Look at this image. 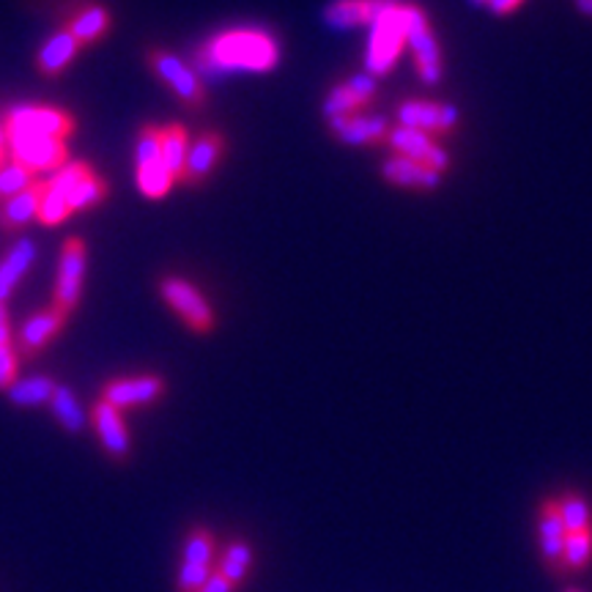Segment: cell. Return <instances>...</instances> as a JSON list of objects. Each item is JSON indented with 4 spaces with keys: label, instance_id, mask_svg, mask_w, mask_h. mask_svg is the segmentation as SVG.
Masks as SVG:
<instances>
[{
    "label": "cell",
    "instance_id": "cell-38",
    "mask_svg": "<svg viewBox=\"0 0 592 592\" xmlns=\"http://www.w3.org/2000/svg\"><path fill=\"white\" fill-rule=\"evenodd\" d=\"M524 7V0H488V9H491L497 17H507V14L518 12Z\"/></svg>",
    "mask_w": 592,
    "mask_h": 592
},
{
    "label": "cell",
    "instance_id": "cell-3",
    "mask_svg": "<svg viewBox=\"0 0 592 592\" xmlns=\"http://www.w3.org/2000/svg\"><path fill=\"white\" fill-rule=\"evenodd\" d=\"M0 127L7 132L9 143L20 138H53L66 143L77 132V121L72 113L47 105L14 107L3 116Z\"/></svg>",
    "mask_w": 592,
    "mask_h": 592
},
{
    "label": "cell",
    "instance_id": "cell-30",
    "mask_svg": "<svg viewBox=\"0 0 592 592\" xmlns=\"http://www.w3.org/2000/svg\"><path fill=\"white\" fill-rule=\"evenodd\" d=\"M557 505L568 532H584V529H592L590 502H587L581 493H574V491L563 493V497L557 500Z\"/></svg>",
    "mask_w": 592,
    "mask_h": 592
},
{
    "label": "cell",
    "instance_id": "cell-42",
    "mask_svg": "<svg viewBox=\"0 0 592 592\" xmlns=\"http://www.w3.org/2000/svg\"><path fill=\"white\" fill-rule=\"evenodd\" d=\"M472 7H488V0H469Z\"/></svg>",
    "mask_w": 592,
    "mask_h": 592
},
{
    "label": "cell",
    "instance_id": "cell-34",
    "mask_svg": "<svg viewBox=\"0 0 592 592\" xmlns=\"http://www.w3.org/2000/svg\"><path fill=\"white\" fill-rule=\"evenodd\" d=\"M34 181L36 176H30L28 170L20 168V165L14 163L0 165V201H9V197L23 192L28 184H34Z\"/></svg>",
    "mask_w": 592,
    "mask_h": 592
},
{
    "label": "cell",
    "instance_id": "cell-35",
    "mask_svg": "<svg viewBox=\"0 0 592 592\" xmlns=\"http://www.w3.org/2000/svg\"><path fill=\"white\" fill-rule=\"evenodd\" d=\"M93 173V168L88 163H69V165H64V168L59 170V173H53L50 176V186H53V190H59V192H64L66 197H69V192L75 190L77 184H80V181H86L88 176Z\"/></svg>",
    "mask_w": 592,
    "mask_h": 592
},
{
    "label": "cell",
    "instance_id": "cell-4",
    "mask_svg": "<svg viewBox=\"0 0 592 592\" xmlns=\"http://www.w3.org/2000/svg\"><path fill=\"white\" fill-rule=\"evenodd\" d=\"M157 124H143L138 132V186L149 201H163L173 190V176L163 163V149H159Z\"/></svg>",
    "mask_w": 592,
    "mask_h": 592
},
{
    "label": "cell",
    "instance_id": "cell-39",
    "mask_svg": "<svg viewBox=\"0 0 592 592\" xmlns=\"http://www.w3.org/2000/svg\"><path fill=\"white\" fill-rule=\"evenodd\" d=\"M0 346H12V324H9V310L3 303H0Z\"/></svg>",
    "mask_w": 592,
    "mask_h": 592
},
{
    "label": "cell",
    "instance_id": "cell-36",
    "mask_svg": "<svg viewBox=\"0 0 592 592\" xmlns=\"http://www.w3.org/2000/svg\"><path fill=\"white\" fill-rule=\"evenodd\" d=\"M20 373V357L12 346H0V389H12L17 384Z\"/></svg>",
    "mask_w": 592,
    "mask_h": 592
},
{
    "label": "cell",
    "instance_id": "cell-28",
    "mask_svg": "<svg viewBox=\"0 0 592 592\" xmlns=\"http://www.w3.org/2000/svg\"><path fill=\"white\" fill-rule=\"evenodd\" d=\"M181 563L186 565H217V540L211 529L192 527L184 540V552H181Z\"/></svg>",
    "mask_w": 592,
    "mask_h": 592
},
{
    "label": "cell",
    "instance_id": "cell-5",
    "mask_svg": "<svg viewBox=\"0 0 592 592\" xmlns=\"http://www.w3.org/2000/svg\"><path fill=\"white\" fill-rule=\"evenodd\" d=\"M409 53L414 59V69L425 86H439L445 77V59H441V44L436 39L430 20L423 7L412 3V14H409Z\"/></svg>",
    "mask_w": 592,
    "mask_h": 592
},
{
    "label": "cell",
    "instance_id": "cell-19",
    "mask_svg": "<svg viewBox=\"0 0 592 592\" xmlns=\"http://www.w3.org/2000/svg\"><path fill=\"white\" fill-rule=\"evenodd\" d=\"M389 0H332L324 12V23L335 30L368 28L387 9Z\"/></svg>",
    "mask_w": 592,
    "mask_h": 592
},
{
    "label": "cell",
    "instance_id": "cell-23",
    "mask_svg": "<svg viewBox=\"0 0 592 592\" xmlns=\"http://www.w3.org/2000/svg\"><path fill=\"white\" fill-rule=\"evenodd\" d=\"M113 17L102 3H86V7L77 9L75 14L69 17V23L64 25V30H69L80 47H91L96 41H102L111 30Z\"/></svg>",
    "mask_w": 592,
    "mask_h": 592
},
{
    "label": "cell",
    "instance_id": "cell-37",
    "mask_svg": "<svg viewBox=\"0 0 592 592\" xmlns=\"http://www.w3.org/2000/svg\"><path fill=\"white\" fill-rule=\"evenodd\" d=\"M197 592H236V587L231 584V581L226 579V576L220 574V570L215 568V574L209 576V579H206V584L201 587V590Z\"/></svg>",
    "mask_w": 592,
    "mask_h": 592
},
{
    "label": "cell",
    "instance_id": "cell-2",
    "mask_svg": "<svg viewBox=\"0 0 592 592\" xmlns=\"http://www.w3.org/2000/svg\"><path fill=\"white\" fill-rule=\"evenodd\" d=\"M409 0H389L387 9L378 14L376 23L368 30L365 47V72L371 77H384L395 69L409 47Z\"/></svg>",
    "mask_w": 592,
    "mask_h": 592
},
{
    "label": "cell",
    "instance_id": "cell-27",
    "mask_svg": "<svg viewBox=\"0 0 592 592\" xmlns=\"http://www.w3.org/2000/svg\"><path fill=\"white\" fill-rule=\"evenodd\" d=\"M55 387H59V384L47 376H30L23 378V382L17 378V384L9 389V401H12L14 407H41V403H50Z\"/></svg>",
    "mask_w": 592,
    "mask_h": 592
},
{
    "label": "cell",
    "instance_id": "cell-12",
    "mask_svg": "<svg viewBox=\"0 0 592 592\" xmlns=\"http://www.w3.org/2000/svg\"><path fill=\"white\" fill-rule=\"evenodd\" d=\"M389 145H392L395 154H401V157L414 159V163L425 165V168L436 170V173H448L450 170V154L448 149L439 143V138H434V134H425L417 132V129H409V127H395L389 129L387 134Z\"/></svg>",
    "mask_w": 592,
    "mask_h": 592
},
{
    "label": "cell",
    "instance_id": "cell-32",
    "mask_svg": "<svg viewBox=\"0 0 592 592\" xmlns=\"http://www.w3.org/2000/svg\"><path fill=\"white\" fill-rule=\"evenodd\" d=\"M592 559V529L584 532H568L565 538L563 568L565 570H584Z\"/></svg>",
    "mask_w": 592,
    "mask_h": 592
},
{
    "label": "cell",
    "instance_id": "cell-24",
    "mask_svg": "<svg viewBox=\"0 0 592 592\" xmlns=\"http://www.w3.org/2000/svg\"><path fill=\"white\" fill-rule=\"evenodd\" d=\"M34 242H28V239H23V242H17L12 247V250L7 253V258L0 261V303L7 305L9 296L14 294V288H17L20 278H23L25 272H28V267L34 263Z\"/></svg>",
    "mask_w": 592,
    "mask_h": 592
},
{
    "label": "cell",
    "instance_id": "cell-25",
    "mask_svg": "<svg viewBox=\"0 0 592 592\" xmlns=\"http://www.w3.org/2000/svg\"><path fill=\"white\" fill-rule=\"evenodd\" d=\"M159 149H163V163L170 170L176 184H181V176H184L186 154H190V138H186L184 124H168L159 132Z\"/></svg>",
    "mask_w": 592,
    "mask_h": 592
},
{
    "label": "cell",
    "instance_id": "cell-29",
    "mask_svg": "<svg viewBox=\"0 0 592 592\" xmlns=\"http://www.w3.org/2000/svg\"><path fill=\"white\" fill-rule=\"evenodd\" d=\"M50 407H53L55 420L61 423V428L69 430V434H80V430L88 425L86 412L80 409V403H77V398L72 389L55 387L53 398H50Z\"/></svg>",
    "mask_w": 592,
    "mask_h": 592
},
{
    "label": "cell",
    "instance_id": "cell-16",
    "mask_svg": "<svg viewBox=\"0 0 592 592\" xmlns=\"http://www.w3.org/2000/svg\"><path fill=\"white\" fill-rule=\"evenodd\" d=\"M565 538H568V529H565L563 516H559L557 500H546L540 505L538 543L540 554H543V563H546V568L552 570V574H565L563 568Z\"/></svg>",
    "mask_w": 592,
    "mask_h": 592
},
{
    "label": "cell",
    "instance_id": "cell-9",
    "mask_svg": "<svg viewBox=\"0 0 592 592\" xmlns=\"http://www.w3.org/2000/svg\"><path fill=\"white\" fill-rule=\"evenodd\" d=\"M9 163L20 165L30 176L59 173L69 165V145L53 138H20L9 143Z\"/></svg>",
    "mask_w": 592,
    "mask_h": 592
},
{
    "label": "cell",
    "instance_id": "cell-11",
    "mask_svg": "<svg viewBox=\"0 0 592 592\" xmlns=\"http://www.w3.org/2000/svg\"><path fill=\"white\" fill-rule=\"evenodd\" d=\"M168 392V384L157 373L149 376H132V378H111L102 387V401L111 403L118 412H129V409L152 407V403L163 401Z\"/></svg>",
    "mask_w": 592,
    "mask_h": 592
},
{
    "label": "cell",
    "instance_id": "cell-1",
    "mask_svg": "<svg viewBox=\"0 0 592 592\" xmlns=\"http://www.w3.org/2000/svg\"><path fill=\"white\" fill-rule=\"evenodd\" d=\"M283 53L272 34L261 28H231L206 44L201 61L220 72H272Z\"/></svg>",
    "mask_w": 592,
    "mask_h": 592
},
{
    "label": "cell",
    "instance_id": "cell-41",
    "mask_svg": "<svg viewBox=\"0 0 592 592\" xmlns=\"http://www.w3.org/2000/svg\"><path fill=\"white\" fill-rule=\"evenodd\" d=\"M0 159H9V140H7V132H3V127H0Z\"/></svg>",
    "mask_w": 592,
    "mask_h": 592
},
{
    "label": "cell",
    "instance_id": "cell-43",
    "mask_svg": "<svg viewBox=\"0 0 592 592\" xmlns=\"http://www.w3.org/2000/svg\"><path fill=\"white\" fill-rule=\"evenodd\" d=\"M568 592H579V590H568Z\"/></svg>",
    "mask_w": 592,
    "mask_h": 592
},
{
    "label": "cell",
    "instance_id": "cell-40",
    "mask_svg": "<svg viewBox=\"0 0 592 592\" xmlns=\"http://www.w3.org/2000/svg\"><path fill=\"white\" fill-rule=\"evenodd\" d=\"M574 7L579 9L584 17H592V0H574Z\"/></svg>",
    "mask_w": 592,
    "mask_h": 592
},
{
    "label": "cell",
    "instance_id": "cell-18",
    "mask_svg": "<svg viewBox=\"0 0 592 592\" xmlns=\"http://www.w3.org/2000/svg\"><path fill=\"white\" fill-rule=\"evenodd\" d=\"M382 176L387 184L401 186V190H414V192H434L441 186L445 176L436 173V170L425 168V165L414 163V159L401 157V154H389L382 163Z\"/></svg>",
    "mask_w": 592,
    "mask_h": 592
},
{
    "label": "cell",
    "instance_id": "cell-21",
    "mask_svg": "<svg viewBox=\"0 0 592 592\" xmlns=\"http://www.w3.org/2000/svg\"><path fill=\"white\" fill-rule=\"evenodd\" d=\"M47 179H36L23 192L12 195L9 201H0V228L3 231H20L28 226L34 217H39V206L44 201Z\"/></svg>",
    "mask_w": 592,
    "mask_h": 592
},
{
    "label": "cell",
    "instance_id": "cell-33",
    "mask_svg": "<svg viewBox=\"0 0 592 592\" xmlns=\"http://www.w3.org/2000/svg\"><path fill=\"white\" fill-rule=\"evenodd\" d=\"M72 209H69V201H66L64 192L53 190L50 186V181H47V192H44V201H41L39 206V217L36 220L41 222V226H61L64 220H69Z\"/></svg>",
    "mask_w": 592,
    "mask_h": 592
},
{
    "label": "cell",
    "instance_id": "cell-22",
    "mask_svg": "<svg viewBox=\"0 0 592 592\" xmlns=\"http://www.w3.org/2000/svg\"><path fill=\"white\" fill-rule=\"evenodd\" d=\"M80 50H82L80 41H77L69 30H59L53 39L41 47L39 55H36V69H39L41 77L55 80V77H61L69 69V64L77 59Z\"/></svg>",
    "mask_w": 592,
    "mask_h": 592
},
{
    "label": "cell",
    "instance_id": "cell-8",
    "mask_svg": "<svg viewBox=\"0 0 592 592\" xmlns=\"http://www.w3.org/2000/svg\"><path fill=\"white\" fill-rule=\"evenodd\" d=\"M86 242L77 236L66 239L64 247H61V261H59V280H55V296L53 308L69 319L72 313L80 305L82 296V280H86Z\"/></svg>",
    "mask_w": 592,
    "mask_h": 592
},
{
    "label": "cell",
    "instance_id": "cell-31",
    "mask_svg": "<svg viewBox=\"0 0 592 592\" xmlns=\"http://www.w3.org/2000/svg\"><path fill=\"white\" fill-rule=\"evenodd\" d=\"M105 197H107V181L102 179V176H96V170H93L86 181H80V184L69 192L66 201H69V209L72 215H75V211L93 209V206L102 204Z\"/></svg>",
    "mask_w": 592,
    "mask_h": 592
},
{
    "label": "cell",
    "instance_id": "cell-15",
    "mask_svg": "<svg viewBox=\"0 0 592 592\" xmlns=\"http://www.w3.org/2000/svg\"><path fill=\"white\" fill-rule=\"evenodd\" d=\"M66 316L61 313V310H55L53 305L44 310H39V313L30 316L28 321L23 324V330H20L17 343H14V349H17L20 362L25 360H34L39 351H44V346L50 340H53L55 335H59L61 330L66 326Z\"/></svg>",
    "mask_w": 592,
    "mask_h": 592
},
{
    "label": "cell",
    "instance_id": "cell-20",
    "mask_svg": "<svg viewBox=\"0 0 592 592\" xmlns=\"http://www.w3.org/2000/svg\"><path fill=\"white\" fill-rule=\"evenodd\" d=\"M332 134H335L340 143L346 145H371L378 143L382 138L389 134V121L387 116H378V113H355V116L335 118L330 121Z\"/></svg>",
    "mask_w": 592,
    "mask_h": 592
},
{
    "label": "cell",
    "instance_id": "cell-14",
    "mask_svg": "<svg viewBox=\"0 0 592 592\" xmlns=\"http://www.w3.org/2000/svg\"><path fill=\"white\" fill-rule=\"evenodd\" d=\"M91 425L99 436V445L111 455L113 461L124 464V461L132 455V439H129L127 423H124V412L113 409L111 403H105L99 398L91 409Z\"/></svg>",
    "mask_w": 592,
    "mask_h": 592
},
{
    "label": "cell",
    "instance_id": "cell-26",
    "mask_svg": "<svg viewBox=\"0 0 592 592\" xmlns=\"http://www.w3.org/2000/svg\"><path fill=\"white\" fill-rule=\"evenodd\" d=\"M253 568V546L247 540H231L222 552V557L217 559V570L231 581L233 587L242 584L247 579Z\"/></svg>",
    "mask_w": 592,
    "mask_h": 592
},
{
    "label": "cell",
    "instance_id": "cell-13",
    "mask_svg": "<svg viewBox=\"0 0 592 592\" xmlns=\"http://www.w3.org/2000/svg\"><path fill=\"white\" fill-rule=\"evenodd\" d=\"M376 96V77H371L368 72H360V75L346 77L343 82H337L324 99V116L326 121H335V118L355 116V113H362Z\"/></svg>",
    "mask_w": 592,
    "mask_h": 592
},
{
    "label": "cell",
    "instance_id": "cell-7",
    "mask_svg": "<svg viewBox=\"0 0 592 592\" xmlns=\"http://www.w3.org/2000/svg\"><path fill=\"white\" fill-rule=\"evenodd\" d=\"M145 64H149V69H152L176 96H179L181 105L192 107V111L206 105L204 82H201V77H197L184 61L170 55L163 47H149V50H145Z\"/></svg>",
    "mask_w": 592,
    "mask_h": 592
},
{
    "label": "cell",
    "instance_id": "cell-10",
    "mask_svg": "<svg viewBox=\"0 0 592 592\" xmlns=\"http://www.w3.org/2000/svg\"><path fill=\"white\" fill-rule=\"evenodd\" d=\"M461 124L459 107L439 99H407L398 107V127L417 129L425 134H450Z\"/></svg>",
    "mask_w": 592,
    "mask_h": 592
},
{
    "label": "cell",
    "instance_id": "cell-17",
    "mask_svg": "<svg viewBox=\"0 0 592 592\" xmlns=\"http://www.w3.org/2000/svg\"><path fill=\"white\" fill-rule=\"evenodd\" d=\"M222 154H226V138H222V132L209 129V132L201 134V138L190 145L181 184L184 186L204 184V181L215 173L217 165H220Z\"/></svg>",
    "mask_w": 592,
    "mask_h": 592
},
{
    "label": "cell",
    "instance_id": "cell-6",
    "mask_svg": "<svg viewBox=\"0 0 592 592\" xmlns=\"http://www.w3.org/2000/svg\"><path fill=\"white\" fill-rule=\"evenodd\" d=\"M159 296H163L165 305H168L195 335H209V332H215L217 326L215 310H211L209 299H206L192 283H186V280L181 278H165L163 283H159Z\"/></svg>",
    "mask_w": 592,
    "mask_h": 592
}]
</instances>
